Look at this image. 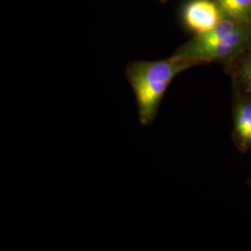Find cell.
Segmentation results:
<instances>
[{
  "label": "cell",
  "instance_id": "cell-3",
  "mask_svg": "<svg viewBox=\"0 0 251 251\" xmlns=\"http://www.w3.org/2000/svg\"><path fill=\"white\" fill-rule=\"evenodd\" d=\"M233 118L234 144L241 152L251 150V98L241 91L233 100Z\"/></svg>",
  "mask_w": 251,
  "mask_h": 251
},
{
  "label": "cell",
  "instance_id": "cell-7",
  "mask_svg": "<svg viewBox=\"0 0 251 251\" xmlns=\"http://www.w3.org/2000/svg\"><path fill=\"white\" fill-rule=\"evenodd\" d=\"M250 184H251V180H250Z\"/></svg>",
  "mask_w": 251,
  "mask_h": 251
},
{
  "label": "cell",
  "instance_id": "cell-5",
  "mask_svg": "<svg viewBox=\"0 0 251 251\" xmlns=\"http://www.w3.org/2000/svg\"><path fill=\"white\" fill-rule=\"evenodd\" d=\"M234 77L239 90L251 98V49L246 51L235 69Z\"/></svg>",
  "mask_w": 251,
  "mask_h": 251
},
{
  "label": "cell",
  "instance_id": "cell-4",
  "mask_svg": "<svg viewBox=\"0 0 251 251\" xmlns=\"http://www.w3.org/2000/svg\"><path fill=\"white\" fill-rule=\"evenodd\" d=\"M216 3L226 18L251 24V0H216Z\"/></svg>",
  "mask_w": 251,
  "mask_h": 251
},
{
  "label": "cell",
  "instance_id": "cell-1",
  "mask_svg": "<svg viewBox=\"0 0 251 251\" xmlns=\"http://www.w3.org/2000/svg\"><path fill=\"white\" fill-rule=\"evenodd\" d=\"M198 64L176 54L161 61H135L127 64L126 77L134 93L142 125H151L154 121L172 80L179 73Z\"/></svg>",
  "mask_w": 251,
  "mask_h": 251
},
{
  "label": "cell",
  "instance_id": "cell-6",
  "mask_svg": "<svg viewBox=\"0 0 251 251\" xmlns=\"http://www.w3.org/2000/svg\"><path fill=\"white\" fill-rule=\"evenodd\" d=\"M161 2H165V1H167V0H160Z\"/></svg>",
  "mask_w": 251,
  "mask_h": 251
},
{
  "label": "cell",
  "instance_id": "cell-2",
  "mask_svg": "<svg viewBox=\"0 0 251 251\" xmlns=\"http://www.w3.org/2000/svg\"><path fill=\"white\" fill-rule=\"evenodd\" d=\"M223 19L224 14L212 0H192L183 11L185 25L197 35L211 30Z\"/></svg>",
  "mask_w": 251,
  "mask_h": 251
}]
</instances>
